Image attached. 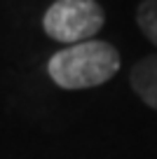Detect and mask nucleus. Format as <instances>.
Wrapping results in <instances>:
<instances>
[{"label":"nucleus","mask_w":157,"mask_h":159,"mask_svg":"<svg viewBox=\"0 0 157 159\" xmlns=\"http://www.w3.org/2000/svg\"><path fill=\"white\" fill-rule=\"evenodd\" d=\"M129 84L138 98L152 110H157V54L141 59L129 73Z\"/></svg>","instance_id":"3"},{"label":"nucleus","mask_w":157,"mask_h":159,"mask_svg":"<svg viewBox=\"0 0 157 159\" xmlns=\"http://www.w3.org/2000/svg\"><path fill=\"white\" fill-rule=\"evenodd\" d=\"M136 24L148 40L157 47V0H143L136 10Z\"/></svg>","instance_id":"4"},{"label":"nucleus","mask_w":157,"mask_h":159,"mask_svg":"<svg viewBox=\"0 0 157 159\" xmlns=\"http://www.w3.org/2000/svg\"><path fill=\"white\" fill-rule=\"evenodd\" d=\"M120 70V54L110 42L87 40L68 45L52 54L47 61V73L56 87L66 91H78L98 87L115 77Z\"/></svg>","instance_id":"1"},{"label":"nucleus","mask_w":157,"mask_h":159,"mask_svg":"<svg viewBox=\"0 0 157 159\" xmlns=\"http://www.w3.org/2000/svg\"><path fill=\"white\" fill-rule=\"evenodd\" d=\"M106 14L96 0H56L42 16V28L61 45L87 42L101 30Z\"/></svg>","instance_id":"2"}]
</instances>
